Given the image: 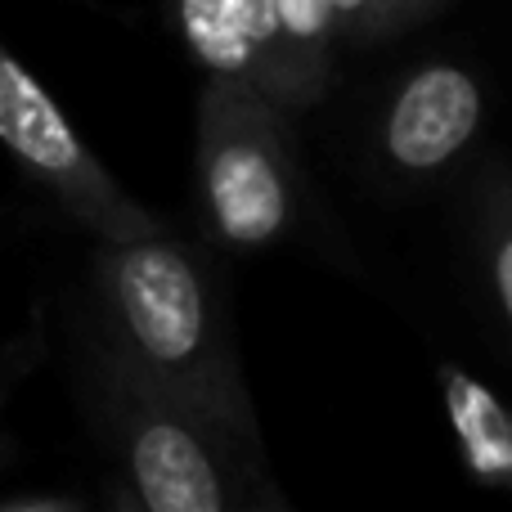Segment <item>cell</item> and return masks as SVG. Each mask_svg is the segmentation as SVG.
<instances>
[{"mask_svg":"<svg viewBox=\"0 0 512 512\" xmlns=\"http://www.w3.org/2000/svg\"><path fill=\"white\" fill-rule=\"evenodd\" d=\"M95 351L140 387L261 450L234 319L207 265L167 230L95 248Z\"/></svg>","mask_w":512,"mask_h":512,"instance_id":"1","label":"cell"},{"mask_svg":"<svg viewBox=\"0 0 512 512\" xmlns=\"http://www.w3.org/2000/svg\"><path fill=\"white\" fill-rule=\"evenodd\" d=\"M198 212L225 248L279 243L297 221L279 104L256 81L212 72L198 95Z\"/></svg>","mask_w":512,"mask_h":512,"instance_id":"3","label":"cell"},{"mask_svg":"<svg viewBox=\"0 0 512 512\" xmlns=\"http://www.w3.org/2000/svg\"><path fill=\"white\" fill-rule=\"evenodd\" d=\"M472 239H477L495 315L512 337V167H495L490 176H481L477 207H472Z\"/></svg>","mask_w":512,"mask_h":512,"instance_id":"8","label":"cell"},{"mask_svg":"<svg viewBox=\"0 0 512 512\" xmlns=\"http://www.w3.org/2000/svg\"><path fill=\"white\" fill-rule=\"evenodd\" d=\"M328 5H333V41L351 45L355 23L364 18V5H369V0H328Z\"/></svg>","mask_w":512,"mask_h":512,"instance_id":"11","label":"cell"},{"mask_svg":"<svg viewBox=\"0 0 512 512\" xmlns=\"http://www.w3.org/2000/svg\"><path fill=\"white\" fill-rule=\"evenodd\" d=\"M171 18L207 72L243 77L270 90L274 0H171Z\"/></svg>","mask_w":512,"mask_h":512,"instance_id":"6","label":"cell"},{"mask_svg":"<svg viewBox=\"0 0 512 512\" xmlns=\"http://www.w3.org/2000/svg\"><path fill=\"white\" fill-rule=\"evenodd\" d=\"M90 400L122 468L126 504L144 512H230L283 508V495L261 468V450L198 409L167 400L126 378L90 351Z\"/></svg>","mask_w":512,"mask_h":512,"instance_id":"2","label":"cell"},{"mask_svg":"<svg viewBox=\"0 0 512 512\" xmlns=\"http://www.w3.org/2000/svg\"><path fill=\"white\" fill-rule=\"evenodd\" d=\"M486 122V90L459 63H423L405 72L378 117V158L396 176H432L450 167Z\"/></svg>","mask_w":512,"mask_h":512,"instance_id":"5","label":"cell"},{"mask_svg":"<svg viewBox=\"0 0 512 512\" xmlns=\"http://www.w3.org/2000/svg\"><path fill=\"white\" fill-rule=\"evenodd\" d=\"M0 144L23 167V176L95 239L122 243L162 230L158 216H149L108 176V167L72 131L50 90L23 68V59L5 41H0Z\"/></svg>","mask_w":512,"mask_h":512,"instance_id":"4","label":"cell"},{"mask_svg":"<svg viewBox=\"0 0 512 512\" xmlns=\"http://www.w3.org/2000/svg\"><path fill=\"white\" fill-rule=\"evenodd\" d=\"M445 396H450L454 423H459V436L468 445L472 463H477L481 481H504L512 486V423L504 418V409L477 391L463 373L445 369Z\"/></svg>","mask_w":512,"mask_h":512,"instance_id":"9","label":"cell"},{"mask_svg":"<svg viewBox=\"0 0 512 512\" xmlns=\"http://www.w3.org/2000/svg\"><path fill=\"white\" fill-rule=\"evenodd\" d=\"M436 9H441V0H369L364 18L355 23L351 45H373V41H382V36H396V32H405V27H414L418 18L436 14Z\"/></svg>","mask_w":512,"mask_h":512,"instance_id":"10","label":"cell"},{"mask_svg":"<svg viewBox=\"0 0 512 512\" xmlns=\"http://www.w3.org/2000/svg\"><path fill=\"white\" fill-rule=\"evenodd\" d=\"M333 50L328 0H274V72L265 95L279 108L315 104L333 72Z\"/></svg>","mask_w":512,"mask_h":512,"instance_id":"7","label":"cell"}]
</instances>
